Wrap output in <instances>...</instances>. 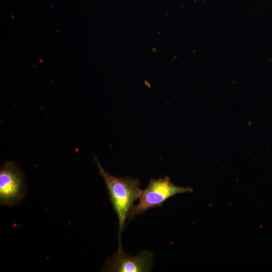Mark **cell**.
Listing matches in <instances>:
<instances>
[{
  "instance_id": "6da1fadb",
  "label": "cell",
  "mask_w": 272,
  "mask_h": 272,
  "mask_svg": "<svg viewBox=\"0 0 272 272\" xmlns=\"http://www.w3.org/2000/svg\"><path fill=\"white\" fill-rule=\"evenodd\" d=\"M94 159L100 174L105 183L109 200L117 216L119 226L118 238L119 246H121V234L126 219L133 207L134 201L139 199L142 190L139 187L140 181L138 178L113 176L104 169L96 157H94Z\"/></svg>"
},
{
  "instance_id": "277c9868",
  "label": "cell",
  "mask_w": 272,
  "mask_h": 272,
  "mask_svg": "<svg viewBox=\"0 0 272 272\" xmlns=\"http://www.w3.org/2000/svg\"><path fill=\"white\" fill-rule=\"evenodd\" d=\"M153 253L143 250L138 256L125 253L122 247L108 259L103 271L110 272H147L150 271L153 265Z\"/></svg>"
},
{
  "instance_id": "7a4b0ae2",
  "label": "cell",
  "mask_w": 272,
  "mask_h": 272,
  "mask_svg": "<svg viewBox=\"0 0 272 272\" xmlns=\"http://www.w3.org/2000/svg\"><path fill=\"white\" fill-rule=\"evenodd\" d=\"M192 192L193 189L190 187H180L174 184L167 176L157 179L151 178L147 187L142 190L139 197L140 201L133 206L128 218L131 219L150 209L161 207L166 200L174 195Z\"/></svg>"
},
{
  "instance_id": "3957f363",
  "label": "cell",
  "mask_w": 272,
  "mask_h": 272,
  "mask_svg": "<svg viewBox=\"0 0 272 272\" xmlns=\"http://www.w3.org/2000/svg\"><path fill=\"white\" fill-rule=\"evenodd\" d=\"M25 196V185L22 174L11 162L0 169V204L12 206L18 203Z\"/></svg>"
}]
</instances>
